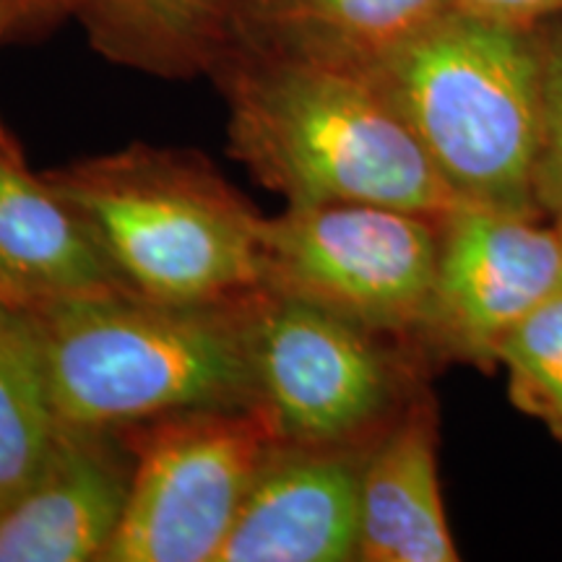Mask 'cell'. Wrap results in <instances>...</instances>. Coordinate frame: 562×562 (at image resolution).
Instances as JSON below:
<instances>
[{
	"instance_id": "obj_1",
	"label": "cell",
	"mask_w": 562,
	"mask_h": 562,
	"mask_svg": "<svg viewBox=\"0 0 562 562\" xmlns=\"http://www.w3.org/2000/svg\"><path fill=\"white\" fill-rule=\"evenodd\" d=\"M214 70L227 97L229 154L286 206L370 203L440 222L461 203L360 70L240 47Z\"/></svg>"
},
{
	"instance_id": "obj_2",
	"label": "cell",
	"mask_w": 562,
	"mask_h": 562,
	"mask_svg": "<svg viewBox=\"0 0 562 562\" xmlns=\"http://www.w3.org/2000/svg\"><path fill=\"white\" fill-rule=\"evenodd\" d=\"M250 294L178 305L128 290L37 311L63 427L125 430L199 409L258 406Z\"/></svg>"
},
{
	"instance_id": "obj_3",
	"label": "cell",
	"mask_w": 562,
	"mask_h": 562,
	"mask_svg": "<svg viewBox=\"0 0 562 562\" xmlns=\"http://www.w3.org/2000/svg\"><path fill=\"white\" fill-rule=\"evenodd\" d=\"M383 91L461 203L537 216L542 121L537 26L448 11L357 68Z\"/></svg>"
},
{
	"instance_id": "obj_4",
	"label": "cell",
	"mask_w": 562,
	"mask_h": 562,
	"mask_svg": "<svg viewBox=\"0 0 562 562\" xmlns=\"http://www.w3.org/2000/svg\"><path fill=\"white\" fill-rule=\"evenodd\" d=\"M125 290L178 305L261 290V220L199 154L133 144L47 172Z\"/></svg>"
},
{
	"instance_id": "obj_5",
	"label": "cell",
	"mask_w": 562,
	"mask_h": 562,
	"mask_svg": "<svg viewBox=\"0 0 562 562\" xmlns=\"http://www.w3.org/2000/svg\"><path fill=\"white\" fill-rule=\"evenodd\" d=\"M385 336L266 290L250 297L258 409L281 446L370 451L409 406V360Z\"/></svg>"
},
{
	"instance_id": "obj_6",
	"label": "cell",
	"mask_w": 562,
	"mask_h": 562,
	"mask_svg": "<svg viewBox=\"0 0 562 562\" xmlns=\"http://www.w3.org/2000/svg\"><path fill=\"white\" fill-rule=\"evenodd\" d=\"M261 290L417 344L438 269V222L370 203L286 206L261 220Z\"/></svg>"
},
{
	"instance_id": "obj_7",
	"label": "cell",
	"mask_w": 562,
	"mask_h": 562,
	"mask_svg": "<svg viewBox=\"0 0 562 562\" xmlns=\"http://www.w3.org/2000/svg\"><path fill=\"white\" fill-rule=\"evenodd\" d=\"M131 497L102 562H214L281 446L258 406L170 414L125 427Z\"/></svg>"
},
{
	"instance_id": "obj_8",
	"label": "cell",
	"mask_w": 562,
	"mask_h": 562,
	"mask_svg": "<svg viewBox=\"0 0 562 562\" xmlns=\"http://www.w3.org/2000/svg\"><path fill=\"white\" fill-rule=\"evenodd\" d=\"M438 269L417 344L448 360L495 364V349L562 290L554 224L476 203L438 222Z\"/></svg>"
},
{
	"instance_id": "obj_9",
	"label": "cell",
	"mask_w": 562,
	"mask_h": 562,
	"mask_svg": "<svg viewBox=\"0 0 562 562\" xmlns=\"http://www.w3.org/2000/svg\"><path fill=\"white\" fill-rule=\"evenodd\" d=\"M364 453L279 446L214 562L357 560Z\"/></svg>"
},
{
	"instance_id": "obj_10",
	"label": "cell",
	"mask_w": 562,
	"mask_h": 562,
	"mask_svg": "<svg viewBox=\"0 0 562 562\" xmlns=\"http://www.w3.org/2000/svg\"><path fill=\"white\" fill-rule=\"evenodd\" d=\"M131 456L117 430L60 427L42 472L0 510V562H102L131 497Z\"/></svg>"
},
{
	"instance_id": "obj_11",
	"label": "cell",
	"mask_w": 562,
	"mask_h": 562,
	"mask_svg": "<svg viewBox=\"0 0 562 562\" xmlns=\"http://www.w3.org/2000/svg\"><path fill=\"white\" fill-rule=\"evenodd\" d=\"M125 290L70 203L26 167L0 123V302L37 313L55 302Z\"/></svg>"
},
{
	"instance_id": "obj_12",
	"label": "cell",
	"mask_w": 562,
	"mask_h": 562,
	"mask_svg": "<svg viewBox=\"0 0 562 562\" xmlns=\"http://www.w3.org/2000/svg\"><path fill=\"white\" fill-rule=\"evenodd\" d=\"M357 560H459L442 508L438 430L430 398H412L364 453Z\"/></svg>"
},
{
	"instance_id": "obj_13",
	"label": "cell",
	"mask_w": 562,
	"mask_h": 562,
	"mask_svg": "<svg viewBox=\"0 0 562 562\" xmlns=\"http://www.w3.org/2000/svg\"><path fill=\"white\" fill-rule=\"evenodd\" d=\"M448 11L451 0H237L229 50L357 70Z\"/></svg>"
},
{
	"instance_id": "obj_14",
	"label": "cell",
	"mask_w": 562,
	"mask_h": 562,
	"mask_svg": "<svg viewBox=\"0 0 562 562\" xmlns=\"http://www.w3.org/2000/svg\"><path fill=\"white\" fill-rule=\"evenodd\" d=\"M237 0H79L94 50L157 76L214 70L232 42Z\"/></svg>"
},
{
	"instance_id": "obj_15",
	"label": "cell",
	"mask_w": 562,
	"mask_h": 562,
	"mask_svg": "<svg viewBox=\"0 0 562 562\" xmlns=\"http://www.w3.org/2000/svg\"><path fill=\"white\" fill-rule=\"evenodd\" d=\"M60 427L37 315L0 302V510L42 472Z\"/></svg>"
},
{
	"instance_id": "obj_16",
	"label": "cell",
	"mask_w": 562,
	"mask_h": 562,
	"mask_svg": "<svg viewBox=\"0 0 562 562\" xmlns=\"http://www.w3.org/2000/svg\"><path fill=\"white\" fill-rule=\"evenodd\" d=\"M510 398L562 440V290L526 315L495 349Z\"/></svg>"
},
{
	"instance_id": "obj_17",
	"label": "cell",
	"mask_w": 562,
	"mask_h": 562,
	"mask_svg": "<svg viewBox=\"0 0 562 562\" xmlns=\"http://www.w3.org/2000/svg\"><path fill=\"white\" fill-rule=\"evenodd\" d=\"M542 50V121L533 159V199L544 216L562 211V16L537 26Z\"/></svg>"
},
{
	"instance_id": "obj_18",
	"label": "cell",
	"mask_w": 562,
	"mask_h": 562,
	"mask_svg": "<svg viewBox=\"0 0 562 562\" xmlns=\"http://www.w3.org/2000/svg\"><path fill=\"white\" fill-rule=\"evenodd\" d=\"M451 9L513 26H539L562 16V0H451Z\"/></svg>"
},
{
	"instance_id": "obj_19",
	"label": "cell",
	"mask_w": 562,
	"mask_h": 562,
	"mask_svg": "<svg viewBox=\"0 0 562 562\" xmlns=\"http://www.w3.org/2000/svg\"><path fill=\"white\" fill-rule=\"evenodd\" d=\"M79 9V0H21V24L19 30H34L47 21Z\"/></svg>"
},
{
	"instance_id": "obj_20",
	"label": "cell",
	"mask_w": 562,
	"mask_h": 562,
	"mask_svg": "<svg viewBox=\"0 0 562 562\" xmlns=\"http://www.w3.org/2000/svg\"><path fill=\"white\" fill-rule=\"evenodd\" d=\"M21 0H0V37L19 32Z\"/></svg>"
},
{
	"instance_id": "obj_21",
	"label": "cell",
	"mask_w": 562,
	"mask_h": 562,
	"mask_svg": "<svg viewBox=\"0 0 562 562\" xmlns=\"http://www.w3.org/2000/svg\"><path fill=\"white\" fill-rule=\"evenodd\" d=\"M550 220H552V224H554V229H558V235H560V243H562V211H558V214H552Z\"/></svg>"
}]
</instances>
